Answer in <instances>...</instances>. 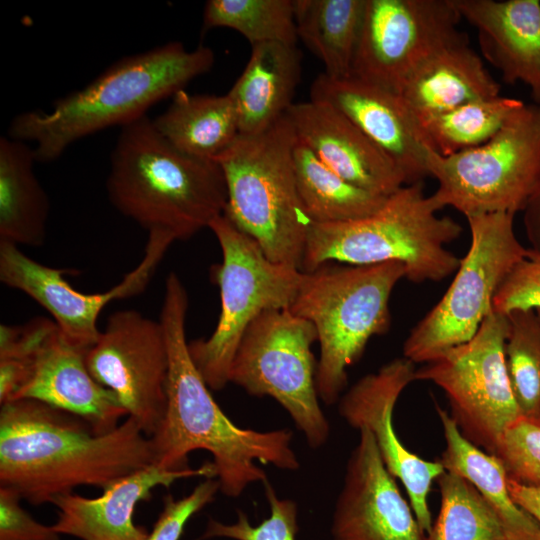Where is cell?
<instances>
[{
  "label": "cell",
  "mask_w": 540,
  "mask_h": 540,
  "mask_svg": "<svg viewBox=\"0 0 540 540\" xmlns=\"http://www.w3.org/2000/svg\"><path fill=\"white\" fill-rule=\"evenodd\" d=\"M523 212L524 230L531 249L540 252V175Z\"/></svg>",
  "instance_id": "40"
},
{
  "label": "cell",
  "mask_w": 540,
  "mask_h": 540,
  "mask_svg": "<svg viewBox=\"0 0 540 540\" xmlns=\"http://www.w3.org/2000/svg\"><path fill=\"white\" fill-rule=\"evenodd\" d=\"M509 330L505 343L507 372L521 415L540 419V318L535 310L506 314Z\"/></svg>",
  "instance_id": "33"
},
{
  "label": "cell",
  "mask_w": 540,
  "mask_h": 540,
  "mask_svg": "<svg viewBox=\"0 0 540 540\" xmlns=\"http://www.w3.org/2000/svg\"><path fill=\"white\" fill-rule=\"evenodd\" d=\"M216 476L213 462L178 470H167L153 463L119 479L98 497L88 498L73 492L57 496L51 502L57 509L52 526L61 536L79 540H146L148 531L134 523L138 503L148 500L159 486L168 488L180 479Z\"/></svg>",
  "instance_id": "20"
},
{
  "label": "cell",
  "mask_w": 540,
  "mask_h": 540,
  "mask_svg": "<svg viewBox=\"0 0 540 540\" xmlns=\"http://www.w3.org/2000/svg\"><path fill=\"white\" fill-rule=\"evenodd\" d=\"M222 262L213 268L221 311L206 339L188 342L190 356L211 390L230 382L233 359L249 325L264 311L289 309L299 290L303 271L270 261L259 245L226 216L211 222Z\"/></svg>",
  "instance_id": "9"
},
{
  "label": "cell",
  "mask_w": 540,
  "mask_h": 540,
  "mask_svg": "<svg viewBox=\"0 0 540 540\" xmlns=\"http://www.w3.org/2000/svg\"><path fill=\"white\" fill-rule=\"evenodd\" d=\"M512 213L468 217L469 249L442 298L411 329L403 355L427 363L469 341L493 311L506 277L528 254L516 236Z\"/></svg>",
  "instance_id": "10"
},
{
  "label": "cell",
  "mask_w": 540,
  "mask_h": 540,
  "mask_svg": "<svg viewBox=\"0 0 540 540\" xmlns=\"http://www.w3.org/2000/svg\"><path fill=\"white\" fill-rule=\"evenodd\" d=\"M426 195L423 182L404 185L374 214L342 223H312L301 271L326 263L374 265L400 262L413 283L438 282L452 275L460 259L446 245L462 232L453 218Z\"/></svg>",
  "instance_id": "5"
},
{
  "label": "cell",
  "mask_w": 540,
  "mask_h": 540,
  "mask_svg": "<svg viewBox=\"0 0 540 540\" xmlns=\"http://www.w3.org/2000/svg\"><path fill=\"white\" fill-rule=\"evenodd\" d=\"M538 421L540 422V419Z\"/></svg>",
  "instance_id": "43"
},
{
  "label": "cell",
  "mask_w": 540,
  "mask_h": 540,
  "mask_svg": "<svg viewBox=\"0 0 540 540\" xmlns=\"http://www.w3.org/2000/svg\"><path fill=\"white\" fill-rule=\"evenodd\" d=\"M492 455L502 463L508 479L540 488V422L520 416L500 436Z\"/></svg>",
  "instance_id": "36"
},
{
  "label": "cell",
  "mask_w": 540,
  "mask_h": 540,
  "mask_svg": "<svg viewBox=\"0 0 540 540\" xmlns=\"http://www.w3.org/2000/svg\"><path fill=\"white\" fill-rule=\"evenodd\" d=\"M85 353L56 325L37 349L14 400L32 399L73 414L100 434L114 430L127 412L116 395L93 378Z\"/></svg>",
  "instance_id": "21"
},
{
  "label": "cell",
  "mask_w": 540,
  "mask_h": 540,
  "mask_svg": "<svg viewBox=\"0 0 540 540\" xmlns=\"http://www.w3.org/2000/svg\"><path fill=\"white\" fill-rule=\"evenodd\" d=\"M298 38L331 78L351 76L366 0H294Z\"/></svg>",
  "instance_id": "28"
},
{
  "label": "cell",
  "mask_w": 540,
  "mask_h": 540,
  "mask_svg": "<svg viewBox=\"0 0 540 540\" xmlns=\"http://www.w3.org/2000/svg\"><path fill=\"white\" fill-rule=\"evenodd\" d=\"M214 62L211 48L187 50L180 42L124 57L82 89L54 101L50 111L15 116L7 135L33 143L37 161H54L84 137L146 116L152 106L210 71Z\"/></svg>",
  "instance_id": "3"
},
{
  "label": "cell",
  "mask_w": 540,
  "mask_h": 540,
  "mask_svg": "<svg viewBox=\"0 0 540 540\" xmlns=\"http://www.w3.org/2000/svg\"><path fill=\"white\" fill-rule=\"evenodd\" d=\"M13 490L0 487V540H60L53 526L34 519Z\"/></svg>",
  "instance_id": "39"
},
{
  "label": "cell",
  "mask_w": 540,
  "mask_h": 540,
  "mask_svg": "<svg viewBox=\"0 0 540 540\" xmlns=\"http://www.w3.org/2000/svg\"><path fill=\"white\" fill-rule=\"evenodd\" d=\"M437 481L440 510L423 540H510L497 513L466 479L445 471Z\"/></svg>",
  "instance_id": "30"
},
{
  "label": "cell",
  "mask_w": 540,
  "mask_h": 540,
  "mask_svg": "<svg viewBox=\"0 0 540 540\" xmlns=\"http://www.w3.org/2000/svg\"><path fill=\"white\" fill-rule=\"evenodd\" d=\"M436 410L445 439L440 460L445 470L475 487L501 519L510 540H540V524L513 501L500 460L466 439L445 410L439 406Z\"/></svg>",
  "instance_id": "26"
},
{
  "label": "cell",
  "mask_w": 540,
  "mask_h": 540,
  "mask_svg": "<svg viewBox=\"0 0 540 540\" xmlns=\"http://www.w3.org/2000/svg\"><path fill=\"white\" fill-rule=\"evenodd\" d=\"M263 483L270 507V515L265 520L252 525L248 516L239 510L236 522L231 524L210 519L200 539L296 540L297 504L293 500L279 498L268 479Z\"/></svg>",
  "instance_id": "35"
},
{
  "label": "cell",
  "mask_w": 540,
  "mask_h": 540,
  "mask_svg": "<svg viewBox=\"0 0 540 540\" xmlns=\"http://www.w3.org/2000/svg\"><path fill=\"white\" fill-rule=\"evenodd\" d=\"M358 430L359 441L333 513L332 540H423L413 509L387 470L371 432Z\"/></svg>",
  "instance_id": "17"
},
{
  "label": "cell",
  "mask_w": 540,
  "mask_h": 540,
  "mask_svg": "<svg viewBox=\"0 0 540 540\" xmlns=\"http://www.w3.org/2000/svg\"><path fill=\"white\" fill-rule=\"evenodd\" d=\"M314 325L289 309L261 313L247 328L235 353L230 382L255 396H270L291 416L311 448L329 437L318 402L312 345Z\"/></svg>",
  "instance_id": "11"
},
{
  "label": "cell",
  "mask_w": 540,
  "mask_h": 540,
  "mask_svg": "<svg viewBox=\"0 0 540 540\" xmlns=\"http://www.w3.org/2000/svg\"><path fill=\"white\" fill-rule=\"evenodd\" d=\"M500 85L467 36L433 54L407 79L400 96L422 124L464 103L499 95Z\"/></svg>",
  "instance_id": "23"
},
{
  "label": "cell",
  "mask_w": 540,
  "mask_h": 540,
  "mask_svg": "<svg viewBox=\"0 0 540 540\" xmlns=\"http://www.w3.org/2000/svg\"><path fill=\"white\" fill-rule=\"evenodd\" d=\"M453 0H366L351 76L400 94L411 74L465 38Z\"/></svg>",
  "instance_id": "13"
},
{
  "label": "cell",
  "mask_w": 540,
  "mask_h": 540,
  "mask_svg": "<svg viewBox=\"0 0 540 540\" xmlns=\"http://www.w3.org/2000/svg\"><path fill=\"white\" fill-rule=\"evenodd\" d=\"M415 363L395 358L359 379L340 399L339 413L356 429H368L387 470L405 487L418 524L426 535L432 527L428 494L446 471L439 462L409 451L396 435L393 411L402 391L415 381Z\"/></svg>",
  "instance_id": "16"
},
{
  "label": "cell",
  "mask_w": 540,
  "mask_h": 540,
  "mask_svg": "<svg viewBox=\"0 0 540 540\" xmlns=\"http://www.w3.org/2000/svg\"><path fill=\"white\" fill-rule=\"evenodd\" d=\"M85 362L93 378L111 390L127 416L152 437L167 401L169 356L161 322L132 309L111 314L86 350Z\"/></svg>",
  "instance_id": "14"
},
{
  "label": "cell",
  "mask_w": 540,
  "mask_h": 540,
  "mask_svg": "<svg viewBox=\"0 0 540 540\" xmlns=\"http://www.w3.org/2000/svg\"><path fill=\"white\" fill-rule=\"evenodd\" d=\"M311 99L329 103L350 119L397 165L407 185L429 176L432 148L399 94L353 76L331 78L323 73L311 86Z\"/></svg>",
  "instance_id": "18"
},
{
  "label": "cell",
  "mask_w": 540,
  "mask_h": 540,
  "mask_svg": "<svg viewBox=\"0 0 540 540\" xmlns=\"http://www.w3.org/2000/svg\"><path fill=\"white\" fill-rule=\"evenodd\" d=\"M49 318L36 317L22 325L0 326V405L11 402L25 383L34 355L55 328Z\"/></svg>",
  "instance_id": "34"
},
{
  "label": "cell",
  "mask_w": 540,
  "mask_h": 540,
  "mask_svg": "<svg viewBox=\"0 0 540 540\" xmlns=\"http://www.w3.org/2000/svg\"><path fill=\"white\" fill-rule=\"evenodd\" d=\"M493 310L505 315L516 310H540V252L529 248L495 294Z\"/></svg>",
  "instance_id": "37"
},
{
  "label": "cell",
  "mask_w": 540,
  "mask_h": 540,
  "mask_svg": "<svg viewBox=\"0 0 540 540\" xmlns=\"http://www.w3.org/2000/svg\"><path fill=\"white\" fill-rule=\"evenodd\" d=\"M507 485L513 501L540 524V488L524 486L510 479Z\"/></svg>",
  "instance_id": "41"
},
{
  "label": "cell",
  "mask_w": 540,
  "mask_h": 540,
  "mask_svg": "<svg viewBox=\"0 0 540 540\" xmlns=\"http://www.w3.org/2000/svg\"><path fill=\"white\" fill-rule=\"evenodd\" d=\"M536 312H537V314H538V316L540 318V310H537Z\"/></svg>",
  "instance_id": "42"
},
{
  "label": "cell",
  "mask_w": 540,
  "mask_h": 540,
  "mask_svg": "<svg viewBox=\"0 0 540 540\" xmlns=\"http://www.w3.org/2000/svg\"><path fill=\"white\" fill-rule=\"evenodd\" d=\"M152 122L173 147L205 160L215 161L239 136L236 108L228 93L192 95L181 90Z\"/></svg>",
  "instance_id": "27"
},
{
  "label": "cell",
  "mask_w": 540,
  "mask_h": 540,
  "mask_svg": "<svg viewBox=\"0 0 540 540\" xmlns=\"http://www.w3.org/2000/svg\"><path fill=\"white\" fill-rule=\"evenodd\" d=\"M301 77L296 46L261 43L252 46L249 60L232 88L240 135H256L283 118L293 103Z\"/></svg>",
  "instance_id": "24"
},
{
  "label": "cell",
  "mask_w": 540,
  "mask_h": 540,
  "mask_svg": "<svg viewBox=\"0 0 540 540\" xmlns=\"http://www.w3.org/2000/svg\"><path fill=\"white\" fill-rule=\"evenodd\" d=\"M286 115L298 141L348 182L386 197L407 185L397 165L329 103L310 98Z\"/></svg>",
  "instance_id": "19"
},
{
  "label": "cell",
  "mask_w": 540,
  "mask_h": 540,
  "mask_svg": "<svg viewBox=\"0 0 540 540\" xmlns=\"http://www.w3.org/2000/svg\"><path fill=\"white\" fill-rule=\"evenodd\" d=\"M293 160L298 192L312 223H342L368 217L389 197L348 182L298 139Z\"/></svg>",
  "instance_id": "29"
},
{
  "label": "cell",
  "mask_w": 540,
  "mask_h": 540,
  "mask_svg": "<svg viewBox=\"0 0 540 540\" xmlns=\"http://www.w3.org/2000/svg\"><path fill=\"white\" fill-rule=\"evenodd\" d=\"M505 83L528 86L540 105V0H453Z\"/></svg>",
  "instance_id": "22"
},
{
  "label": "cell",
  "mask_w": 540,
  "mask_h": 540,
  "mask_svg": "<svg viewBox=\"0 0 540 540\" xmlns=\"http://www.w3.org/2000/svg\"><path fill=\"white\" fill-rule=\"evenodd\" d=\"M187 291L174 272L165 281L160 322L169 356L166 409L151 437L155 464L167 470L186 468L187 456L206 450L213 456L220 491L238 497L252 483L267 476L256 463L296 470L299 461L291 448L289 429L260 432L234 424L212 397L188 349L185 320Z\"/></svg>",
  "instance_id": "1"
},
{
  "label": "cell",
  "mask_w": 540,
  "mask_h": 540,
  "mask_svg": "<svg viewBox=\"0 0 540 540\" xmlns=\"http://www.w3.org/2000/svg\"><path fill=\"white\" fill-rule=\"evenodd\" d=\"M403 278L405 267L400 262L326 263L303 272L289 310L316 329L320 344L316 388L326 404L339 399L347 385V368L359 360L369 340L389 330L390 297Z\"/></svg>",
  "instance_id": "7"
},
{
  "label": "cell",
  "mask_w": 540,
  "mask_h": 540,
  "mask_svg": "<svg viewBox=\"0 0 540 540\" xmlns=\"http://www.w3.org/2000/svg\"><path fill=\"white\" fill-rule=\"evenodd\" d=\"M108 199L148 233L186 240L224 214L219 164L185 154L156 130L148 115L123 126L110 157Z\"/></svg>",
  "instance_id": "4"
},
{
  "label": "cell",
  "mask_w": 540,
  "mask_h": 540,
  "mask_svg": "<svg viewBox=\"0 0 540 540\" xmlns=\"http://www.w3.org/2000/svg\"><path fill=\"white\" fill-rule=\"evenodd\" d=\"M524 103L496 96L464 103L421 125L431 148L443 156L476 147L489 140Z\"/></svg>",
  "instance_id": "31"
},
{
  "label": "cell",
  "mask_w": 540,
  "mask_h": 540,
  "mask_svg": "<svg viewBox=\"0 0 540 540\" xmlns=\"http://www.w3.org/2000/svg\"><path fill=\"white\" fill-rule=\"evenodd\" d=\"M432 196L466 218L523 211L540 175V105L523 104L481 145L443 156L428 153Z\"/></svg>",
  "instance_id": "8"
},
{
  "label": "cell",
  "mask_w": 540,
  "mask_h": 540,
  "mask_svg": "<svg viewBox=\"0 0 540 540\" xmlns=\"http://www.w3.org/2000/svg\"><path fill=\"white\" fill-rule=\"evenodd\" d=\"M508 317L492 311L476 334L415 371L446 394L462 435L492 454L504 430L521 415L510 384L505 343Z\"/></svg>",
  "instance_id": "12"
},
{
  "label": "cell",
  "mask_w": 540,
  "mask_h": 540,
  "mask_svg": "<svg viewBox=\"0 0 540 540\" xmlns=\"http://www.w3.org/2000/svg\"><path fill=\"white\" fill-rule=\"evenodd\" d=\"M203 30L217 27L239 32L251 46L298 41L294 0H208Z\"/></svg>",
  "instance_id": "32"
},
{
  "label": "cell",
  "mask_w": 540,
  "mask_h": 540,
  "mask_svg": "<svg viewBox=\"0 0 540 540\" xmlns=\"http://www.w3.org/2000/svg\"><path fill=\"white\" fill-rule=\"evenodd\" d=\"M220 485L215 478H206L180 499L167 495L163 499V509L146 540H179L190 518L210 504Z\"/></svg>",
  "instance_id": "38"
},
{
  "label": "cell",
  "mask_w": 540,
  "mask_h": 540,
  "mask_svg": "<svg viewBox=\"0 0 540 540\" xmlns=\"http://www.w3.org/2000/svg\"><path fill=\"white\" fill-rule=\"evenodd\" d=\"M153 463V441L132 417L100 434L80 417L36 400L1 405L0 487L32 505L83 485L104 490Z\"/></svg>",
  "instance_id": "2"
},
{
  "label": "cell",
  "mask_w": 540,
  "mask_h": 540,
  "mask_svg": "<svg viewBox=\"0 0 540 540\" xmlns=\"http://www.w3.org/2000/svg\"><path fill=\"white\" fill-rule=\"evenodd\" d=\"M173 242L169 234L148 233L144 256L137 267L110 290L88 294L71 286L64 278L65 270L43 265L24 254L19 246L0 241V280L40 304L70 343L87 350L100 335L97 320L102 310L114 300L142 293Z\"/></svg>",
  "instance_id": "15"
},
{
  "label": "cell",
  "mask_w": 540,
  "mask_h": 540,
  "mask_svg": "<svg viewBox=\"0 0 540 540\" xmlns=\"http://www.w3.org/2000/svg\"><path fill=\"white\" fill-rule=\"evenodd\" d=\"M297 137L285 115L266 131L240 135L215 161L226 189V216L272 262L301 270L312 221L294 170Z\"/></svg>",
  "instance_id": "6"
},
{
  "label": "cell",
  "mask_w": 540,
  "mask_h": 540,
  "mask_svg": "<svg viewBox=\"0 0 540 540\" xmlns=\"http://www.w3.org/2000/svg\"><path fill=\"white\" fill-rule=\"evenodd\" d=\"M33 147L0 138V241L16 246H42L50 212L48 195L34 173Z\"/></svg>",
  "instance_id": "25"
}]
</instances>
